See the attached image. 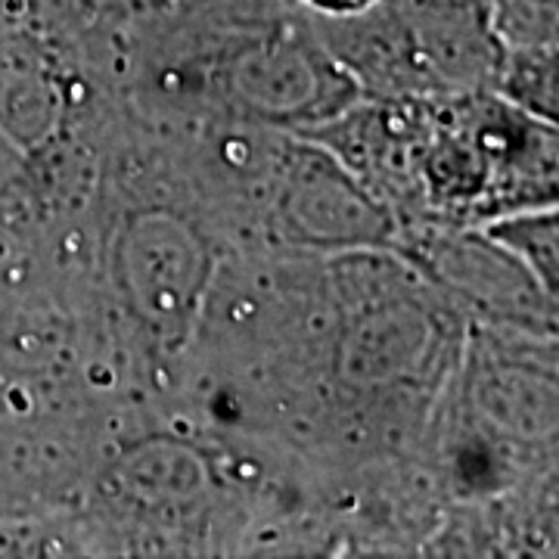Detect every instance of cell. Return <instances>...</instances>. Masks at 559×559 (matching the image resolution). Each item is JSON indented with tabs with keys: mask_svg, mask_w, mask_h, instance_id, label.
Instances as JSON below:
<instances>
[{
	"mask_svg": "<svg viewBox=\"0 0 559 559\" xmlns=\"http://www.w3.org/2000/svg\"><path fill=\"white\" fill-rule=\"evenodd\" d=\"M457 457H454V473L460 485L466 491H479V488H495L503 481L507 473V460L495 451V441L476 436V439H463L457 444Z\"/></svg>",
	"mask_w": 559,
	"mask_h": 559,
	"instance_id": "13",
	"label": "cell"
},
{
	"mask_svg": "<svg viewBox=\"0 0 559 559\" xmlns=\"http://www.w3.org/2000/svg\"><path fill=\"white\" fill-rule=\"evenodd\" d=\"M419 180L429 200L473 218L557 205V128L507 97L469 94L419 143Z\"/></svg>",
	"mask_w": 559,
	"mask_h": 559,
	"instance_id": "1",
	"label": "cell"
},
{
	"mask_svg": "<svg viewBox=\"0 0 559 559\" xmlns=\"http://www.w3.org/2000/svg\"><path fill=\"white\" fill-rule=\"evenodd\" d=\"M473 414L503 439L544 441L557 432V377L535 364L481 355L469 377Z\"/></svg>",
	"mask_w": 559,
	"mask_h": 559,
	"instance_id": "8",
	"label": "cell"
},
{
	"mask_svg": "<svg viewBox=\"0 0 559 559\" xmlns=\"http://www.w3.org/2000/svg\"><path fill=\"white\" fill-rule=\"evenodd\" d=\"M498 81L500 97L538 119L557 121V44L503 47Z\"/></svg>",
	"mask_w": 559,
	"mask_h": 559,
	"instance_id": "12",
	"label": "cell"
},
{
	"mask_svg": "<svg viewBox=\"0 0 559 559\" xmlns=\"http://www.w3.org/2000/svg\"><path fill=\"white\" fill-rule=\"evenodd\" d=\"M28 175V156L25 146L0 124V190L20 187Z\"/></svg>",
	"mask_w": 559,
	"mask_h": 559,
	"instance_id": "14",
	"label": "cell"
},
{
	"mask_svg": "<svg viewBox=\"0 0 559 559\" xmlns=\"http://www.w3.org/2000/svg\"><path fill=\"white\" fill-rule=\"evenodd\" d=\"M299 3L314 10L323 20H348V16H360L373 10L380 0H299Z\"/></svg>",
	"mask_w": 559,
	"mask_h": 559,
	"instance_id": "15",
	"label": "cell"
},
{
	"mask_svg": "<svg viewBox=\"0 0 559 559\" xmlns=\"http://www.w3.org/2000/svg\"><path fill=\"white\" fill-rule=\"evenodd\" d=\"M436 318L411 296H385L360 305L342 330L336 367L355 389H395L423 373L436 348Z\"/></svg>",
	"mask_w": 559,
	"mask_h": 559,
	"instance_id": "6",
	"label": "cell"
},
{
	"mask_svg": "<svg viewBox=\"0 0 559 559\" xmlns=\"http://www.w3.org/2000/svg\"><path fill=\"white\" fill-rule=\"evenodd\" d=\"M274 218L286 240L311 249L389 246L395 224L360 180L318 146H296L274 193Z\"/></svg>",
	"mask_w": 559,
	"mask_h": 559,
	"instance_id": "3",
	"label": "cell"
},
{
	"mask_svg": "<svg viewBox=\"0 0 559 559\" xmlns=\"http://www.w3.org/2000/svg\"><path fill=\"white\" fill-rule=\"evenodd\" d=\"M224 103L249 121L308 128L340 119L360 81L336 53L296 35L249 40L215 72Z\"/></svg>",
	"mask_w": 559,
	"mask_h": 559,
	"instance_id": "2",
	"label": "cell"
},
{
	"mask_svg": "<svg viewBox=\"0 0 559 559\" xmlns=\"http://www.w3.org/2000/svg\"><path fill=\"white\" fill-rule=\"evenodd\" d=\"M62 97L38 69L0 66V124L22 146H40L60 124Z\"/></svg>",
	"mask_w": 559,
	"mask_h": 559,
	"instance_id": "11",
	"label": "cell"
},
{
	"mask_svg": "<svg viewBox=\"0 0 559 559\" xmlns=\"http://www.w3.org/2000/svg\"><path fill=\"white\" fill-rule=\"evenodd\" d=\"M414 81L479 87L498 79L503 40L495 0H380Z\"/></svg>",
	"mask_w": 559,
	"mask_h": 559,
	"instance_id": "5",
	"label": "cell"
},
{
	"mask_svg": "<svg viewBox=\"0 0 559 559\" xmlns=\"http://www.w3.org/2000/svg\"><path fill=\"white\" fill-rule=\"evenodd\" d=\"M485 234L503 246L513 259H520L540 289L559 296V215L557 205L520 209L485 224Z\"/></svg>",
	"mask_w": 559,
	"mask_h": 559,
	"instance_id": "10",
	"label": "cell"
},
{
	"mask_svg": "<svg viewBox=\"0 0 559 559\" xmlns=\"http://www.w3.org/2000/svg\"><path fill=\"white\" fill-rule=\"evenodd\" d=\"M156 3H171V0H156Z\"/></svg>",
	"mask_w": 559,
	"mask_h": 559,
	"instance_id": "16",
	"label": "cell"
},
{
	"mask_svg": "<svg viewBox=\"0 0 559 559\" xmlns=\"http://www.w3.org/2000/svg\"><path fill=\"white\" fill-rule=\"evenodd\" d=\"M436 267L466 299L513 323H554V305L520 259H513L488 234L448 237L436 246Z\"/></svg>",
	"mask_w": 559,
	"mask_h": 559,
	"instance_id": "7",
	"label": "cell"
},
{
	"mask_svg": "<svg viewBox=\"0 0 559 559\" xmlns=\"http://www.w3.org/2000/svg\"><path fill=\"white\" fill-rule=\"evenodd\" d=\"M119 481L128 495L146 503H171L200 495L205 469L200 457L180 444H150L121 460Z\"/></svg>",
	"mask_w": 559,
	"mask_h": 559,
	"instance_id": "9",
	"label": "cell"
},
{
	"mask_svg": "<svg viewBox=\"0 0 559 559\" xmlns=\"http://www.w3.org/2000/svg\"><path fill=\"white\" fill-rule=\"evenodd\" d=\"M121 296L162 336H180L200 314L209 252L187 221L146 212L124 227L116 249Z\"/></svg>",
	"mask_w": 559,
	"mask_h": 559,
	"instance_id": "4",
	"label": "cell"
}]
</instances>
